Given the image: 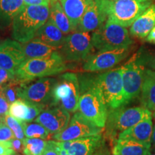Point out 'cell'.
Masks as SVG:
<instances>
[{"label":"cell","mask_w":155,"mask_h":155,"mask_svg":"<svg viewBox=\"0 0 155 155\" xmlns=\"http://www.w3.org/2000/svg\"><path fill=\"white\" fill-rule=\"evenodd\" d=\"M148 155H155V153H152V152H151L150 154H149Z\"/></svg>","instance_id":"46"},{"label":"cell","mask_w":155,"mask_h":155,"mask_svg":"<svg viewBox=\"0 0 155 155\" xmlns=\"http://www.w3.org/2000/svg\"><path fill=\"white\" fill-rule=\"evenodd\" d=\"M58 143L70 155H93L105 143V139L101 134H98Z\"/></svg>","instance_id":"17"},{"label":"cell","mask_w":155,"mask_h":155,"mask_svg":"<svg viewBox=\"0 0 155 155\" xmlns=\"http://www.w3.org/2000/svg\"><path fill=\"white\" fill-rule=\"evenodd\" d=\"M5 124V121H4V116L0 115V126H2Z\"/></svg>","instance_id":"43"},{"label":"cell","mask_w":155,"mask_h":155,"mask_svg":"<svg viewBox=\"0 0 155 155\" xmlns=\"http://www.w3.org/2000/svg\"><path fill=\"white\" fill-rule=\"evenodd\" d=\"M15 138L14 133L8 126L4 124L0 126V141L7 142Z\"/></svg>","instance_id":"33"},{"label":"cell","mask_w":155,"mask_h":155,"mask_svg":"<svg viewBox=\"0 0 155 155\" xmlns=\"http://www.w3.org/2000/svg\"><path fill=\"white\" fill-rule=\"evenodd\" d=\"M22 45L26 60L47 58L59 50L35 39Z\"/></svg>","instance_id":"26"},{"label":"cell","mask_w":155,"mask_h":155,"mask_svg":"<svg viewBox=\"0 0 155 155\" xmlns=\"http://www.w3.org/2000/svg\"><path fill=\"white\" fill-rule=\"evenodd\" d=\"M151 152L155 153V123L153 126L152 139H151Z\"/></svg>","instance_id":"41"},{"label":"cell","mask_w":155,"mask_h":155,"mask_svg":"<svg viewBox=\"0 0 155 155\" xmlns=\"http://www.w3.org/2000/svg\"><path fill=\"white\" fill-rule=\"evenodd\" d=\"M152 118H154V119H155V111L152 113Z\"/></svg>","instance_id":"45"},{"label":"cell","mask_w":155,"mask_h":155,"mask_svg":"<svg viewBox=\"0 0 155 155\" xmlns=\"http://www.w3.org/2000/svg\"><path fill=\"white\" fill-rule=\"evenodd\" d=\"M2 88H3V85H0V94H1L2 91Z\"/></svg>","instance_id":"44"},{"label":"cell","mask_w":155,"mask_h":155,"mask_svg":"<svg viewBox=\"0 0 155 155\" xmlns=\"http://www.w3.org/2000/svg\"><path fill=\"white\" fill-rule=\"evenodd\" d=\"M66 68V62L57 50L47 58L25 60L15 72V78L21 82H29L60 74Z\"/></svg>","instance_id":"3"},{"label":"cell","mask_w":155,"mask_h":155,"mask_svg":"<svg viewBox=\"0 0 155 155\" xmlns=\"http://www.w3.org/2000/svg\"><path fill=\"white\" fill-rule=\"evenodd\" d=\"M8 114L20 121H25L29 114V107L27 103L17 99L9 105Z\"/></svg>","instance_id":"29"},{"label":"cell","mask_w":155,"mask_h":155,"mask_svg":"<svg viewBox=\"0 0 155 155\" xmlns=\"http://www.w3.org/2000/svg\"><path fill=\"white\" fill-rule=\"evenodd\" d=\"M9 147L13 149L16 152H20L23 150V142L21 139H15V138L8 141Z\"/></svg>","instance_id":"37"},{"label":"cell","mask_w":155,"mask_h":155,"mask_svg":"<svg viewBox=\"0 0 155 155\" xmlns=\"http://www.w3.org/2000/svg\"><path fill=\"white\" fill-rule=\"evenodd\" d=\"M150 116H152V111L143 106L126 108L123 106L108 110L106 136L114 143L120 133Z\"/></svg>","instance_id":"5"},{"label":"cell","mask_w":155,"mask_h":155,"mask_svg":"<svg viewBox=\"0 0 155 155\" xmlns=\"http://www.w3.org/2000/svg\"><path fill=\"white\" fill-rule=\"evenodd\" d=\"M25 5L24 0H0V30L12 26L15 17Z\"/></svg>","instance_id":"21"},{"label":"cell","mask_w":155,"mask_h":155,"mask_svg":"<svg viewBox=\"0 0 155 155\" xmlns=\"http://www.w3.org/2000/svg\"><path fill=\"white\" fill-rule=\"evenodd\" d=\"M153 4V0H105L108 20L129 28Z\"/></svg>","instance_id":"6"},{"label":"cell","mask_w":155,"mask_h":155,"mask_svg":"<svg viewBox=\"0 0 155 155\" xmlns=\"http://www.w3.org/2000/svg\"><path fill=\"white\" fill-rule=\"evenodd\" d=\"M25 5H50V0H24Z\"/></svg>","instance_id":"39"},{"label":"cell","mask_w":155,"mask_h":155,"mask_svg":"<svg viewBox=\"0 0 155 155\" xmlns=\"http://www.w3.org/2000/svg\"><path fill=\"white\" fill-rule=\"evenodd\" d=\"M145 63L144 57L137 53L122 66L125 106L140 96L146 70Z\"/></svg>","instance_id":"9"},{"label":"cell","mask_w":155,"mask_h":155,"mask_svg":"<svg viewBox=\"0 0 155 155\" xmlns=\"http://www.w3.org/2000/svg\"><path fill=\"white\" fill-rule=\"evenodd\" d=\"M104 128L94 124L80 112H75L67 127L60 133L54 134L53 139L58 141L75 140L83 137L101 134Z\"/></svg>","instance_id":"12"},{"label":"cell","mask_w":155,"mask_h":155,"mask_svg":"<svg viewBox=\"0 0 155 155\" xmlns=\"http://www.w3.org/2000/svg\"><path fill=\"white\" fill-rule=\"evenodd\" d=\"M80 85L78 75L65 73L57 78L53 91V106H60L70 113L78 109Z\"/></svg>","instance_id":"7"},{"label":"cell","mask_w":155,"mask_h":155,"mask_svg":"<svg viewBox=\"0 0 155 155\" xmlns=\"http://www.w3.org/2000/svg\"><path fill=\"white\" fill-rule=\"evenodd\" d=\"M155 26V4H152L135 19L129 29V33L140 39L146 38Z\"/></svg>","instance_id":"19"},{"label":"cell","mask_w":155,"mask_h":155,"mask_svg":"<svg viewBox=\"0 0 155 155\" xmlns=\"http://www.w3.org/2000/svg\"><path fill=\"white\" fill-rule=\"evenodd\" d=\"M60 155H70V154L66 152V151L63 150V149H61V152H60Z\"/></svg>","instance_id":"42"},{"label":"cell","mask_w":155,"mask_h":155,"mask_svg":"<svg viewBox=\"0 0 155 155\" xmlns=\"http://www.w3.org/2000/svg\"><path fill=\"white\" fill-rule=\"evenodd\" d=\"M122 66L96 74V83L99 87L108 110L125 106L124 96Z\"/></svg>","instance_id":"8"},{"label":"cell","mask_w":155,"mask_h":155,"mask_svg":"<svg viewBox=\"0 0 155 155\" xmlns=\"http://www.w3.org/2000/svg\"><path fill=\"white\" fill-rule=\"evenodd\" d=\"M26 58L22 45L15 40L6 39L0 42V68L15 73Z\"/></svg>","instance_id":"16"},{"label":"cell","mask_w":155,"mask_h":155,"mask_svg":"<svg viewBox=\"0 0 155 155\" xmlns=\"http://www.w3.org/2000/svg\"><path fill=\"white\" fill-rule=\"evenodd\" d=\"M93 155H111L106 143H104L99 149H98Z\"/></svg>","instance_id":"38"},{"label":"cell","mask_w":155,"mask_h":155,"mask_svg":"<svg viewBox=\"0 0 155 155\" xmlns=\"http://www.w3.org/2000/svg\"><path fill=\"white\" fill-rule=\"evenodd\" d=\"M4 121H5V124L8 126L12 129V131L14 133L15 137L17 139H21V140H23L25 139V135L24 129H23L22 121L15 119L13 116L9 115V114H7V115L4 116Z\"/></svg>","instance_id":"31"},{"label":"cell","mask_w":155,"mask_h":155,"mask_svg":"<svg viewBox=\"0 0 155 155\" xmlns=\"http://www.w3.org/2000/svg\"><path fill=\"white\" fill-rule=\"evenodd\" d=\"M107 19L105 0H87L86 11L75 31L88 32L95 31Z\"/></svg>","instance_id":"14"},{"label":"cell","mask_w":155,"mask_h":155,"mask_svg":"<svg viewBox=\"0 0 155 155\" xmlns=\"http://www.w3.org/2000/svg\"><path fill=\"white\" fill-rule=\"evenodd\" d=\"M60 2L75 32L86 11L87 0H60Z\"/></svg>","instance_id":"24"},{"label":"cell","mask_w":155,"mask_h":155,"mask_svg":"<svg viewBox=\"0 0 155 155\" xmlns=\"http://www.w3.org/2000/svg\"><path fill=\"white\" fill-rule=\"evenodd\" d=\"M91 42L98 52H104L130 48L133 40L127 28L107 19L94 31Z\"/></svg>","instance_id":"4"},{"label":"cell","mask_w":155,"mask_h":155,"mask_svg":"<svg viewBox=\"0 0 155 155\" xmlns=\"http://www.w3.org/2000/svg\"><path fill=\"white\" fill-rule=\"evenodd\" d=\"M153 68L155 69V60H154V65H153Z\"/></svg>","instance_id":"47"},{"label":"cell","mask_w":155,"mask_h":155,"mask_svg":"<svg viewBox=\"0 0 155 155\" xmlns=\"http://www.w3.org/2000/svg\"><path fill=\"white\" fill-rule=\"evenodd\" d=\"M141 106L151 111H155V71L146 69L140 94Z\"/></svg>","instance_id":"22"},{"label":"cell","mask_w":155,"mask_h":155,"mask_svg":"<svg viewBox=\"0 0 155 155\" xmlns=\"http://www.w3.org/2000/svg\"><path fill=\"white\" fill-rule=\"evenodd\" d=\"M78 77L80 85L79 112L94 124L104 128L108 110L97 85L96 74L82 73Z\"/></svg>","instance_id":"1"},{"label":"cell","mask_w":155,"mask_h":155,"mask_svg":"<svg viewBox=\"0 0 155 155\" xmlns=\"http://www.w3.org/2000/svg\"><path fill=\"white\" fill-rule=\"evenodd\" d=\"M65 36L49 18L39 29L33 39L60 49L65 41Z\"/></svg>","instance_id":"20"},{"label":"cell","mask_w":155,"mask_h":155,"mask_svg":"<svg viewBox=\"0 0 155 155\" xmlns=\"http://www.w3.org/2000/svg\"><path fill=\"white\" fill-rule=\"evenodd\" d=\"M49 18L65 35L74 32V29L64 12L60 0H50Z\"/></svg>","instance_id":"25"},{"label":"cell","mask_w":155,"mask_h":155,"mask_svg":"<svg viewBox=\"0 0 155 155\" xmlns=\"http://www.w3.org/2000/svg\"><path fill=\"white\" fill-rule=\"evenodd\" d=\"M129 48H125L99 52L94 55H91L84 61L83 69L91 73L111 70L124 61L129 55Z\"/></svg>","instance_id":"13"},{"label":"cell","mask_w":155,"mask_h":155,"mask_svg":"<svg viewBox=\"0 0 155 155\" xmlns=\"http://www.w3.org/2000/svg\"><path fill=\"white\" fill-rule=\"evenodd\" d=\"M114 144L113 155H148L151 153L150 145L137 141L118 139Z\"/></svg>","instance_id":"23"},{"label":"cell","mask_w":155,"mask_h":155,"mask_svg":"<svg viewBox=\"0 0 155 155\" xmlns=\"http://www.w3.org/2000/svg\"><path fill=\"white\" fill-rule=\"evenodd\" d=\"M30 82L22 83L19 99L37 104L44 108L53 106V91L57 78L45 77Z\"/></svg>","instance_id":"10"},{"label":"cell","mask_w":155,"mask_h":155,"mask_svg":"<svg viewBox=\"0 0 155 155\" xmlns=\"http://www.w3.org/2000/svg\"><path fill=\"white\" fill-rule=\"evenodd\" d=\"M25 137L28 138L46 139L49 136V131L39 123L22 121Z\"/></svg>","instance_id":"28"},{"label":"cell","mask_w":155,"mask_h":155,"mask_svg":"<svg viewBox=\"0 0 155 155\" xmlns=\"http://www.w3.org/2000/svg\"><path fill=\"white\" fill-rule=\"evenodd\" d=\"M93 48L89 32L75 31L65 36L59 52L65 62H81L91 55Z\"/></svg>","instance_id":"11"},{"label":"cell","mask_w":155,"mask_h":155,"mask_svg":"<svg viewBox=\"0 0 155 155\" xmlns=\"http://www.w3.org/2000/svg\"><path fill=\"white\" fill-rule=\"evenodd\" d=\"M61 148L58 145V141L50 140L47 141L45 149L42 155H60Z\"/></svg>","instance_id":"34"},{"label":"cell","mask_w":155,"mask_h":155,"mask_svg":"<svg viewBox=\"0 0 155 155\" xmlns=\"http://www.w3.org/2000/svg\"><path fill=\"white\" fill-rule=\"evenodd\" d=\"M22 153L24 155H42L45 149L47 141L40 138L24 139Z\"/></svg>","instance_id":"27"},{"label":"cell","mask_w":155,"mask_h":155,"mask_svg":"<svg viewBox=\"0 0 155 155\" xmlns=\"http://www.w3.org/2000/svg\"><path fill=\"white\" fill-rule=\"evenodd\" d=\"M25 102L27 103V104H28L29 107V114L25 122H30L34 121V120L39 116V114L43 111L45 108H42V106L37 105V104H32V103L28 101Z\"/></svg>","instance_id":"32"},{"label":"cell","mask_w":155,"mask_h":155,"mask_svg":"<svg viewBox=\"0 0 155 155\" xmlns=\"http://www.w3.org/2000/svg\"><path fill=\"white\" fill-rule=\"evenodd\" d=\"M23 82H21L16 78L15 80L3 84V88L2 94L5 97L9 104L19 99V91L22 87Z\"/></svg>","instance_id":"30"},{"label":"cell","mask_w":155,"mask_h":155,"mask_svg":"<svg viewBox=\"0 0 155 155\" xmlns=\"http://www.w3.org/2000/svg\"><path fill=\"white\" fill-rule=\"evenodd\" d=\"M15 79V73L0 68V85L5 84Z\"/></svg>","instance_id":"35"},{"label":"cell","mask_w":155,"mask_h":155,"mask_svg":"<svg viewBox=\"0 0 155 155\" xmlns=\"http://www.w3.org/2000/svg\"><path fill=\"white\" fill-rule=\"evenodd\" d=\"M50 5H25L12 25V37L20 43L35 38L39 29L50 17Z\"/></svg>","instance_id":"2"},{"label":"cell","mask_w":155,"mask_h":155,"mask_svg":"<svg viewBox=\"0 0 155 155\" xmlns=\"http://www.w3.org/2000/svg\"><path fill=\"white\" fill-rule=\"evenodd\" d=\"M9 105L10 104L1 93L0 94V115L5 116L8 114Z\"/></svg>","instance_id":"36"},{"label":"cell","mask_w":155,"mask_h":155,"mask_svg":"<svg viewBox=\"0 0 155 155\" xmlns=\"http://www.w3.org/2000/svg\"><path fill=\"white\" fill-rule=\"evenodd\" d=\"M152 131V116H150L139 121L132 127L122 131L118 136V139L134 141L151 146Z\"/></svg>","instance_id":"18"},{"label":"cell","mask_w":155,"mask_h":155,"mask_svg":"<svg viewBox=\"0 0 155 155\" xmlns=\"http://www.w3.org/2000/svg\"><path fill=\"white\" fill-rule=\"evenodd\" d=\"M146 41L150 42V43L155 44V26L147 35L146 38Z\"/></svg>","instance_id":"40"},{"label":"cell","mask_w":155,"mask_h":155,"mask_svg":"<svg viewBox=\"0 0 155 155\" xmlns=\"http://www.w3.org/2000/svg\"><path fill=\"white\" fill-rule=\"evenodd\" d=\"M71 116L68 112L62 106H55L45 108L35 122L40 124L49 131L50 133H60L68 125Z\"/></svg>","instance_id":"15"}]
</instances>
